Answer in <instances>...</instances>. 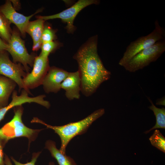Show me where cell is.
<instances>
[{
    "instance_id": "1",
    "label": "cell",
    "mask_w": 165,
    "mask_h": 165,
    "mask_svg": "<svg viewBox=\"0 0 165 165\" xmlns=\"http://www.w3.org/2000/svg\"><path fill=\"white\" fill-rule=\"evenodd\" d=\"M97 37L93 38L78 50L74 57L79 65L81 91L89 97L109 79L111 72L104 66L97 53Z\"/></svg>"
},
{
    "instance_id": "2",
    "label": "cell",
    "mask_w": 165,
    "mask_h": 165,
    "mask_svg": "<svg viewBox=\"0 0 165 165\" xmlns=\"http://www.w3.org/2000/svg\"><path fill=\"white\" fill-rule=\"evenodd\" d=\"M105 113V109L101 108L96 110L81 120L61 126H53L48 124L36 117L34 118L31 122L42 124L47 128L53 130L61 139V145L59 150L61 152L66 154V148L71 140L77 135L85 133L92 123Z\"/></svg>"
},
{
    "instance_id": "3",
    "label": "cell",
    "mask_w": 165,
    "mask_h": 165,
    "mask_svg": "<svg viewBox=\"0 0 165 165\" xmlns=\"http://www.w3.org/2000/svg\"><path fill=\"white\" fill-rule=\"evenodd\" d=\"M23 112L22 105L15 107L13 119L0 129V141L4 146L9 140L20 137L27 138L29 144L42 130L33 129L26 126L22 121Z\"/></svg>"
},
{
    "instance_id": "4",
    "label": "cell",
    "mask_w": 165,
    "mask_h": 165,
    "mask_svg": "<svg viewBox=\"0 0 165 165\" xmlns=\"http://www.w3.org/2000/svg\"><path fill=\"white\" fill-rule=\"evenodd\" d=\"M155 25L154 29L150 33L138 38L130 44L119 62V65L123 67L136 54L165 38V30L160 26L157 20L155 21Z\"/></svg>"
},
{
    "instance_id": "5",
    "label": "cell",
    "mask_w": 165,
    "mask_h": 165,
    "mask_svg": "<svg viewBox=\"0 0 165 165\" xmlns=\"http://www.w3.org/2000/svg\"><path fill=\"white\" fill-rule=\"evenodd\" d=\"M165 51L164 38L136 54L123 67L129 72H135L156 61Z\"/></svg>"
},
{
    "instance_id": "6",
    "label": "cell",
    "mask_w": 165,
    "mask_h": 165,
    "mask_svg": "<svg viewBox=\"0 0 165 165\" xmlns=\"http://www.w3.org/2000/svg\"><path fill=\"white\" fill-rule=\"evenodd\" d=\"M6 51L11 55L13 62H18L22 64L27 73H29L28 65L33 67L36 56L29 54L25 46L24 42L21 38L20 34L16 30L12 31L10 39L7 43Z\"/></svg>"
},
{
    "instance_id": "7",
    "label": "cell",
    "mask_w": 165,
    "mask_h": 165,
    "mask_svg": "<svg viewBox=\"0 0 165 165\" xmlns=\"http://www.w3.org/2000/svg\"><path fill=\"white\" fill-rule=\"evenodd\" d=\"M28 73L20 63L16 64L11 61L6 51L0 52V75L13 81L18 86L20 90L24 89L30 94L23 81V78Z\"/></svg>"
},
{
    "instance_id": "8",
    "label": "cell",
    "mask_w": 165,
    "mask_h": 165,
    "mask_svg": "<svg viewBox=\"0 0 165 165\" xmlns=\"http://www.w3.org/2000/svg\"><path fill=\"white\" fill-rule=\"evenodd\" d=\"M33 69L23 78L24 84L27 90L42 85L49 68L48 58L40 55L34 60Z\"/></svg>"
},
{
    "instance_id": "9",
    "label": "cell",
    "mask_w": 165,
    "mask_h": 165,
    "mask_svg": "<svg viewBox=\"0 0 165 165\" xmlns=\"http://www.w3.org/2000/svg\"><path fill=\"white\" fill-rule=\"evenodd\" d=\"M99 1L95 0H79L70 7L56 14L48 16H39L37 17L44 20L58 18L67 24V30L71 32L74 29L73 21L78 13L86 7L93 4H97Z\"/></svg>"
},
{
    "instance_id": "10",
    "label": "cell",
    "mask_w": 165,
    "mask_h": 165,
    "mask_svg": "<svg viewBox=\"0 0 165 165\" xmlns=\"http://www.w3.org/2000/svg\"><path fill=\"white\" fill-rule=\"evenodd\" d=\"M0 11L11 23L14 24L23 36H25L26 28L30 19L36 13L40 12L38 10L34 14L26 16L17 12L13 7L10 0H6L0 6Z\"/></svg>"
},
{
    "instance_id": "11",
    "label": "cell",
    "mask_w": 165,
    "mask_h": 165,
    "mask_svg": "<svg viewBox=\"0 0 165 165\" xmlns=\"http://www.w3.org/2000/svg\"><path fill=\"white\" fill-rule=\"evenodd\" d=\"M69 72L55 67H50L42 85L45 92L57 93L61 89L62 82Z\"/></svg>"
},
{
    "instance_id": "12",
    "label": "cell",
    "mask_w": 165,
    "mask_h": 165,
    "mask_svg": "<svg viewBox=\"0 0 165 165\" xmlns=\"http://www.w3.org/2000/svg\"><path fill=\"white\" fill-rule=\"evenodd\" d=\"M61 89L65 91L66 97L69 100L79 99L81 91V81L78 71L69 72L62 82Z\"/></svg>"
},
{
    "instance_id": "13",
    "label": "cell",
    "mask_w": 165,
    "mask_h": 165,
    "mask_svg": "<svg viewBox=\"0 0 165 165\" xmlns=\"http://www.w3.org/2000/svg\"><path fill=\"white\" fill-rule=\"evenodd\" d=\"M44 20L37 17V20L29 21L26 28V33H28L33 40L32 50H38L42 44V36L44 28Z\"/></svg>"
},
{
    "instance_id": "14",
    "label": "cell",
    "mask_w": 165,
    "mask_h": 165,
    "mask_svg": "<svg viewBox=\"0 0 165 165\" xmlns=\"http://www.w3.org/2000/svg\"><path fill=\"white\" fill-rule=\"evenodd\" d=\"M16 85L12 80L0 75V104L2 107L8 104L9 98Z\"/></svg>"
},
{
    "instance_id": "15",
    "label": "cell",
    "mask_w": 165,
    "mask_h": 165,
    "mask_svg": "<svg viewBox=\"0 0 165 165\" xmlns=\"http://www.w3.org/2000/svg\"><path fill=\"white\" fill-rule=\"evenodd\" d=\"M45 148L48 149L52 156L57 161L59 165H77L74 160L61 152L56 147L55 142L51 140L47 141Z\"/></svg>"
},
{
    "instance_id": "16",
    "label": "cell",
    "mask_w": 165,
    "mask_h": 165,
    "mask_svg": "<svg viewBox=\"0 0 165 165\" xmlns=\"http://www.w3.org/2000/svg\"><path fill=\"white\" fill-rule=\"evenodd\" d=\"M151 104L149 108L153 112L156 118V123L155 125L149 130L145 131L144 133L147 134L151 131L157 128H165V109L164 108H159L153 104L152 101L148 98Z\"/></svg>"
},
{
    "instance_id": "17",
    "label": "cell",
    "mask_w": 165,
    "mask_h": 165,
    "mask_svg": "<svg viewBox=\"0 0 165 165\" xmlns=\"http://www.w3.org/2000/svg\"><path fill=\"white\" fill-rule=\"evenodd\" d=\"M11 23L0 11V38L8 43L11 38L12 31Z\"/></svg>"
},
{
    "instance_id": "18",
    "label": "cell",
    "mask_w": 165,
    "mask_h": 165,
    "mask_svg": "<svg viewBox=\"0 0 165 165\" xmlns=\"http://www.w3.org/2000/svg\"><path fill=\"white\" fill-rule=\"evenodd\" d=\"M149 140L153 146L165 153V138L159 130L156 129L155 130Z\"/></svg>"
},
{
    "instance_id": "19",
    "label": "cell",
    "mask_w": 165,
    "mask_h": 165,
    "mask_svg": "<svg viewBox=\"0 0 165 165\" xmlns=\"http://www.w3.org/2000/svg\"><path fill=\"white\" fill-rule=\"evenodd\" d=\"M41 153V152H38L33 153L31 161L26 163H22L17 161L13 157H11V159L14 163L15 165H35L37 159ZM4 163L5 165H13L10 159L6 154L4 155Z\"/></svg>"
},
{
    "instance_id": "20",
    "label": "cell",
    "mask_w": 165,
    "mask_h": 165,
    "mask_svg": "<svg viewBox=\"0 0 165 165\" xmlns=\"http://www.w3.org/2000/svg\"><path fill=\"white\" fill-rule=\"evenodd\" d=\"M58 45V43L53 41L42 43L41 47V52L39 55L48 58L50 54L57 47Z\"/></svg>"
},
{
    "instance_id": "21",
    "label": "cell",
    "mask_w": 165,
    "mask_h": 165,
    "mask_svg": "<svg viewBox=\"0 0 165 165\" xmlns=\"http://www.w3.org/2000/svg\"><path fill=\"white\" fill-rule=\"evenodd\" d=\"M55 38V35L54 31L50 27L44 26L42 36V44L53 41Z\"/></svg>"
},
{
    "instance_id": "22",
    "label": "cell",
    "mask_w": 165,
    "mask_h": 165,
    "mask_svg": "<svg viewBox=\"0 0 165 165\" xmlns=\"http://www.w3.org/2000/svg\"><path fill=\"white\" fill-rule=\"evenodd\" d=\"M5 146L0 141V165H5L3 148Z\"/></svg>"
},
{
    "instance_id": "23",
    "label": "cell",
    "mask_w": 165,
    "mask_h": 165,
    "mask_svg": "<svg viewBox=\"0 0 165 165\" xmlns=\"http://www.w3.org/2000/svg\"><path fill=\"white\" fill-rule=\"evenodd\" d=\"M8 47V44L0 38V52L6 51Z\"/></svg>"
},
{
    "instance_id": "24",
    "label": "cell",
    "mask_w": 165,
    "mask_h": 165,
    "mask_svg": "<svg viewBox=\"0 0 165 165\" xmlns=\"http://www.w3.org/2000/svg\"><path fill=\"white\" fill-rule=\"evenodd\" d=\"M10 1L13 4V5H12L15 9H16V8H19V7L20 6L19 5H20L19 1L16 0H10Z\"/></svg>"
},
{
    "instance_id": "25",
    "label": "cell",
    "mask_w": 165,
    "mask_h": 165,
    "mask_svg": "<svg viewBox=\"0 0 165 165\" xmlns=\"http://www.w3.org/2000/svg\"><path fill=\"white\" fill-rule=\"evenodd\" d=\"M49 165H55V164L54 162H50L49 163Z\"/></svg>"
},
{
    "instance_id": "26",
    "label": "cell",
    "mask_w": 165,
    "mask_h": 165,
    "mask_svg": "<svg viewBox=\"0 0 165 165\" xmlns=\"http://www.w3.org/2000/svg\"><path fill=\"white\" fill-rule=\"evenodd\" d=\"M2 107H3L0 104V109L2 108Z\"/></svg>"
}]
</instances>
